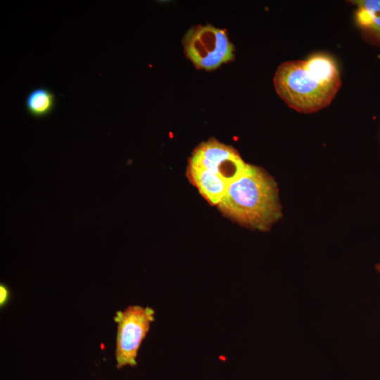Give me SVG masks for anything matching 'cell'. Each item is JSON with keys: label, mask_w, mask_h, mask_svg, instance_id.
Here are the masks:
<instances>
[{"label": "cell", "mask_w": 380, "mask_h": 380, "mask_svg": "<svg viewBox=\"0 0 380 380\" xmlns=\"http://www.w3.org/2000/svg\"><path fill=\"white\" fill-rule=\"evenodd\" d=\"M279 97L299 113H312L328 106L338 91L341 80L334 60L315 53L306 60L282 63L274 77Z\"/></svg>", "instance_id": "6da1fadb"}, {"label": "cell", "mask_w": 380, "mask_h": 380, "mask_svg": "<svg viewBox=\"0 0 380 380\" xmlns=\"http://www.w3.org/2000/svg\"><path fill=\"white\" fill-rule=\"evenodd\" d=\"M217 207L232 221L263 232L282 216L277 182L263 168L251 164L230 184Z\"/></svg>", "instance_id": "7a4b0ae2"}, {"label": "cell", "mask_w": 380, "mask_h": 380, "mask_svg": "<svg viewBox=\"0 0 380 380\" xmlns=\"http://www.w3.org/2000/svg\"><path fill=\"white\" fill-rule=\"evenodd\" d=\"M248 165L234 147L211 138L195 148L186 174L205 200L217 206Z\"/></svg>", "instance_id": "3957f363"}, {"label": "cell", "mask_w": 380, "mask_h": 380, "mask_svg": "<svg viewBox=\"0 0 380 380\" xmlns=\"http://www.w3.org/2000/svg\"><path fill=\"white\" fill-rule=\"evenodd\" d=\"M183 46L186 56L198 69L215 70L234 56V47L226 31L210 25L189 29Z\"/></svg>", "instance_id": "277c9868"}, {"label": "cell", "mask_w": 380, "mask_h": 380, "mask_svg": "<svg viewBox=\"0 0 380 380\" xmlns=\"http://www.w3.org/2000/svg\"><path fill=\"white\" fill-rule=\"evenodd\" d=\"M155 320V310L134 305L118 310L114 317L118 324L115 356L118 369L137 365V357L142 341Z\"/></svg>", "instance_id": "5b68a950"}, {"label": "cell", "mask_w": 380, "mask_h": 380, "mask_svg": "<svg viewBox=\"0 0 380 380\" xmlns=\"http://www.w3.org/2000/svg\"><path fill=\"white\" fill-rule=\"evenodd\" d=\"M355 6L354 19L362 37L380 46V0L350 1Z\"/></svg>", "instance_id": "8992f818"}, {"label": "cell", "mask_w": 380, "mask_h": 380, "mask_svg": "<svg viewBox=\"0 0 380 380\" xmlns=\"http://www.w3.org/2000/svg\"><path fill=\"white\" fill-rule=\"evenodd\" d=\"M55 96L44 87L32 90L25 99V108L32 116L41 118L48 115L54 108Z\"/></svg>", "instance_id": "52a82bcc"}, {"label": "cell", "mask_w": 380, "mask_h": 380, "mask_svg": "<svg viewBox=\"0 0 380 380\" xmlns=\"http://www.w3.org/2000/svg\"><path fill=\"white\" fill-rule=\"evenodd\" d=\"M11 298V291L9 288L4 284L0 285V307H5Z\"/></svg>", "instance_id": "ba28073f"}, {"label": "cell", "mask_w": 380, "mask_h": 380, "mask_svg": "<svg viewBox=\"0 0 380 380\" xmlns=\"http://www.w3.org/2000/svg\"><path fill=\"white\" fill-rule=\"evenodd\" d=\"M376 270L380 274V262L377 265H376Z\"/></svg>", "instance_id": "9c48e42d"}]
</instances>
